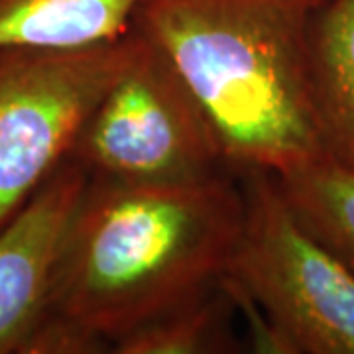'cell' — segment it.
Masks as SVG:
<instances>
[{
  "label": "cell",
  "instance_id": "6da1fadb",
  "mask_svg": "<svg viewBox=\"0 0 354 354\" xmlns=\"http://www.w3.org/2000/svg\"><path fill=\"white\" fill-rule=\"evenodd\" d=\"M242 223L244 191L232 169L169 183L88 179L46 313L101 337L113 353L116 339L225 278Z\"/></svg>",
  "mask_w": 354,
  "mask_h": 354
},
{
  "label": "cell",
  "instance_id": "7a4b0ae2",
  "mask_svg": "<svg viewBox=\"0 0 354 354\" xmlns=\"http://www.w3.org/2000/svg\"><path fill=\"white\" fill-rule=\"evenodd\" d=\"M327 0H146L132 28L201 102L230 169H279L321 153L309 41Z\"/></svg>",
  "mask_w": 354,
  "mask_h": 354
},
{
  "label": "cell",
  "instance_id": "3957f363",
  "mask_svg": "<svg viewBox=\"0 0 354 354\" xmlns=\"http://www.w3.org/2000/svg\"><path fill=\"white\" fill-rule=\"evenodd\" d=\"M239 177L244 223L223 279L264 311L291 354H354V274L299 225L272 171Z\"/></svg>",
  "mask_w": 354,
  "mask_h": 354
},
{
  "label": "cell",
  "instance_id": "277c9868",
  "mask_svg": "<svg viewBox=\"0 0 354 354\" xmlns=\"http://www.w3.org/2000/svg\"><path fill=\"white\" fill-rule=\"evenodd\" d=\"M67 158L88 179L114 183L189 181L230 169L201 102L164 51L144 36L136 57L91 111Z\"/></svg>",
  "mask_w": 354,
  "mask_h": 354
},
{
  "label": "cell",
  "instance_id": "5b68a950",
  "mask_svg": "<svg viewBox=\"0 0 354 354\" xmlns=\"http://www.w3.org/2000/svg\"><path fill=\"white\" fill-rule=\"evenodd\" d=\"M140 48L136 28L79 50L0 48V227L69 156L91 111Z\"/></svg>",
  "mask_w": 354,
  "mask_h": 354
},
{
  "label": "cell",
  "instance_id": "8992f818",
  "mask_svg": "<svg viewBox=\"0 0 354 354\" xmlns=\"http://www.w3.org/2000/svg\"><path fill=\"white\" fill-rule=\"evenodd\" d=\"M88 185L71 158L0 227V354H20L48 311L65 236Z\"/></svg>",
  "mask_w": 354,
  "mask_h": 354
},
{
  "label": "cell",
  "instance_id": "52a82bcc",
  "mask_svg": "<svg viewBox=\"0 0 354 354\" xmlns=\"http://www.w3.org/2000/svg\"><path fill=\"white\" fill-rule=\"evenodd\" d=\"M309 88L321 153L354 171V0H327L317 12Z\"/></svg>",
  "mask_w": 354,
  "mask_h": 354
},
{
  "label": "cell",
  "instance_id": "ba28073f",
  "mask_svg": "<svg viewBox=\"0 0 354 354\" xmlns=\"http://www.w3.org/2000/svg\"><path fill=\"white\" fill-rule=\"evenodd\" d=\"M146 0H0V48L79 50L127 36Z\"/></svg>",
  "mask_w": 354,
  "mask_h": 354
},
{
  "label": "cell",
  "instance_id": "9c48e42d",
  "mask_svg": "<svg viewBox=\"0 0 354 354\" xmlns=\"http://www.w3.org/2000/svg\"><path fill=\"white\" fill-rule=\"evenodd\" d=\"M274 176L299 225L354 274V171L315 153Z\"/></svg>",
  "mask_w": 354,
  "mask_h": 354
},
{
  "label": "cell",
  "instance_id": "30bf717a",
  "mask_svg": "<svg viewBox=\"0 0 354 354\" xmlns=\"http://www.w3.org/2000/svg\"><path fill=\"white\" fill-rule=\"evenodd\" d=\"M236 307L223 279L185 304L113 342L111 354H232L244 351L234 330Z\"/></svg>",
  "mask_w": 354,
  "mask_h": 354
}]
</instances>
